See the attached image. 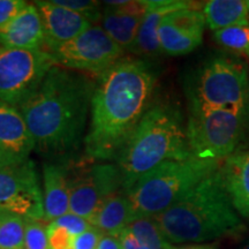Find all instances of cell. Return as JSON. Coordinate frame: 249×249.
<instances>
[{"instance_id": "6da1fadb", "label": "cell", "mask_w": 249, "mask_h": 249, "mask_svg": "<svg viewBox=\"0 0 249 249\" xmlns=\"http://www.w3.org/2000/svg\"><path fill=\"white\" fill-rule=\"evenodd\" d=\"M156 83L154 65L135 57H124L98 76L83 143L88 160H117L155 101Z\"/></svg>"}, {"instance_id": "7a4b0ae2", "label": "cell", "mask_w": 249, "mask_h": 249, "mask_svg": "<svg viewBox=\"0 0 249 249\" xmlns=\"http://www.w3.org/2000/svg\"><path fill=\"white\" fill-rule=\"evenodd\" d=\"M96 82L85 73L53 66L18 107L37 154L68 160L85 143Z\"/></svg>"}, {"instance_id": "3957f363", "label": "cell", "mask_w": 249, "mask_h": 249, "mask_svg": "<svg viewBox=\"0 0 249 249\" xmlns=\"http://www.w3.org/2000/svg\"><path fill=\"white\" fill-rule=\"evenodd\" d=\"M154 218L172 245L203 244L224 236H238L245 230L219 169Z\"/></svg>"}, {"instance_id": "277c9868", "label": "cell", "mask_w": 249, "mask_h": 249, "mask_svg": "<svg viewBox=\"0 0 249 249\" xmlns=\"http://www.w3.org/2000/svg\"><path fill=\"white\" fill-rule=\"evenodd\" d=\"M191 157L180 108L170 101L155 99L116 160L123 191L128 192L140 178L165 161Z\"/></svg>"}, {"instance_id": "5b68a950", "label": "cell", "mask_w": 249, "mask_h": 249, "mask_svg": "<svg viewBox=\"0 0 249 249\" xmlns=\"http://www.w3.org/2000/svg\"><path fill=\"white\" fill-rule=\"evenodd\" d=\"M189 113L211 110L249 112V73L244 62L230 55L204 60L187 79Z\"/></svg>"}, {"instance_id": "8992f818", "label": "cell", "mask_w": 249, "mask_h": 249, "mask_svg": "<svg viewBox=\"0 0 249 249\" xmlns=\"http://www.w3.org/2000/svg\"><path fill=\"white\" fill-rule=\"evenodd\" d=\"M222 161L169 160L144 174L128 192L134 218L156 217L167 210L202 180L219 169Z\"/></svg>"}, {"instance_id": "52a82bcc", "label": "cell", "mask_w": 249, "mask_h": 249, "mask_svg": "<svg viewBox=\"0 0 249 249\" xmlns=\"http://www.w3.org/2000/svg\"><path fill=\"white\" fill-rule=\"evenodd\" d=\"M249 112L211 110L189 113L187 139L198 160L223 161L239 151L247 135Z\"/></svg>"}, {"instance_id": "ba28073f", "label": "cell", "mask_w": 249, "mask_h": 249, "mask_svg": "<svg viewBox=\"0 0 249 249\" xmlns=\"http://www.w3.org/2000/svg\"><path fill=\"white\" fill-rule=\"evenodd\" d=\"M53 66V58L44 50L0 45V101L18 108L36 91Z\"/></svg>"}, {"instance_id": "9c48e42d", "label": "cell", "mask_w": 249, "mask_h": 249, "mask_svg": "<svg viewBox=\"0 0 249 249\" xmlns=\"http://www.w3.org/2000/svg\"><path fill=\"white\" fill-rule=\"evenodd\" d=\"M57 66L102 75L124 57V51L99 24L91 27L57 48L50 50Z\"/></svg>"}, {"instance_id": "30bf717a", "label": "cell", "mask_w": 249, "mask_h": 249, "mask_svg": "<svg viewBox=\"0 0 249 249\" xmlns=\"http://www.w3.org/2000/svg\"><path fill=\"white\" fill-rule=\"evenodd\" d=\"M70 211L89 222L107 198L123 189L117 164L107 161L91 160L71 171L70 167Z\"/></svg>"}, {"instance_id": "8fae6325", "label": "cell", "mask_w": 249, "mask_h": 249, "mask_svg": "<svg viewBox=\"0 0 249 249\" xmlns=\"http://www.w3.org/2000/svg\"><path fill=\"white\" fill-rule=\"evenodd\" d=\"M2 213L44 220L43 191L33 160L0 169V214Z\"/></svg>"}, {"instance_id": "7c38bea8", "label": "cell", "mask_w": 249, "mask_h": 249, "mask_svg": "<svg viewBox=\"0 0 249 249\" xmlns=\"http://www.w3.org/2000/svg\"><path fill=\"white\" fill-rule=\"evenodd\" d=\"M205 26L204 14L198 6L166 15L158 29L161 52L169 55L191 53L202 44Z\"/></svg>"}, {"instance_id": "4fadbf2b", "label": "cell", "mask_w": 249, "mask_h": 249, "mask_svg": "<svg viewBox=\"0 0 249 249\" xmlns=\"http://www.w3.org/2000/svg\"><path fill=\"white\" fill-rule=\"evenodd\" d=\"M33 150L35 144L22 113L0 101V169L24 163Z\"/></svg>"}, {"instance_id": "5bb4252c", "label": "cell", "mask_w": 249, "mask_h": 249, "mask_svg": "<svg viewBox=\"0 0 249 249\" xmlns=\"http://www.w3.org/2000/svg\"><path fill=\"white\" fill-rule=\"evenodd\" d=\"M104 4L99 26L124 51L130 52L149 8V1L114 0Z\"/></svg>"}, {"instance_id": "9a60e30c", "label": "cell", "mask_w": 249, "mask_h": 249, "mask_svg": "<svg viewBox=\"0 0 249 249\" xmlns=\"http://www.w3.org/2000/svg\"><path fill=\"white\" fill-rule=\"evenodd\" d=\"M44 29V51L57 48L92 26L85 17L55 5L52 0L35 1Z\"/></svg>"}, {"instance_id": "2e32d148", "label": "cell", "mask_w": 249, "mask_h": 249, "mask_svg": "<svg viewBox=\"0 0 249 249\" xmlns=\"http://www.w3.org/2000/svg\"><path fill=\"white\" fill-rule=\"evenodd\" d=\"M192 1H182V0H158V1H149V8L143 18L140 27L138 37L130 52L139 58H154L160 55L161 52L158 29H160L161 20L173 12L179 9L196 7Z\"/></svg>"}, {"instance_id": "e0dca14e", "label": "cell", "mask_w": 249, "mask_h": 249, "mask_svg": "<svg viewBox=\"0 0 249 249\" xmlns=\"http://www.w3.org/2000/svg\"><path fill=\"white\" fill-rule=\"evenodd\" d=\"M44 220L49 224L70 213V166L62 161H45L43 165Z\"/></svg>"}, {"instance_id": "ac0fdd59", "label": "cell", "mask_w": 249, "mask_h": 249, "mask_svg": "<svg viewBox=\"0 0 249 249\" xmlns=\"http://www.w3.org/2000/svg\"><path fill=\"white\" fill-rule=\"evenodd\" d=\"M0 45L13 49L44 50V29L35 4H28L7 26L0 29Z\"/></svg>"}, {"instance_id": "d6986e66", "label": "cell", "mask_w": 249, "mask_h": 249, "mask_svg": "<svg viewBox=\"0 0 249 249\" xmlns=\"http://www.w3.org/2000/svg\"><path fill=\"white\" fill-rule=\"evenodd\" d=\"M219 170L235 210L249 219V150H239L227 157Z\"/></svg>"}, {"instance_id": "ffe728a7", "label": "cell", "mask_w": 249, "mask_h": 249, "mask_svg": "<svg viewBox=\"0 0 249 249\" xmlns=\"http://www.w3.org/2000/svg\"><path fill=\"white\" fill-rule=\"evenodd\" d=\"M134 219L128 196L121 189L104 201L90 223L104 234L117 235L128 227Z\"/></svg>"}, {"instance_id": "44dd1931", "label": "cell", "mask_w": 249, "mask_h": 249, "mask_svg": "<svg viewBox=\"0 0 249 249\" xmlns=\"http://www.w3.org/2000/svg\"><path fill=\"white\" fill-rule=\"evenodd\" d=\"M205 23L213 33L229 27L249 26L246 0H210L203 6Z\"/></svg>"}, {"instance_id": "7402d4cb", "label": "cell", "mask_w": 249, "mask_h": 249, "mask_svg": "<svg viewBox=\"0 0 249 249\" xmlns=\"http://www.w3.org/2000/svg\"><path fill=\"white\" fill-rule=\"evenodd\" d=\"M127 229H129V231L149 249H172L173 247V245L165 238L155 218H136Z\"/></svg>"}, {"instance_id": "603a6c76", "label": "cell", "mask_w": 249, "mask_h": 249, "mask_svg": "<svg viewBox=\"0 0 249 249\" xmlns=\"http://www.w3.org/2000/svg\"><path fill=\"white\" fill-rule=\"evenodd\" d=\"M24 218L0 214V249H24Z\"/></svg>"}, {"instance_id": "cb8c5ba5", "label": "cell", "mask_w": 249, "mask_h": 249, "mask_svg": "<svg viewBox=\"0 0 249 249\" xmlns=\"http://www.w3.org/2000/svg\"><path fill=\"white\" fill-rule=\"evenodd\" d=\"M218 45L234 52H249V26L229 27L213 33Z\"/></svg>"}, {"instance_id": "d4e9b609", "label": "cell", "mask_w": 249, "mask_h": 249, "mask_svg": "<svg viewBox=\"0 0 249 249\" xmlns=\"http://www.w3.org/2000/svg\"><path fill=\"white\" fill-rule=\"evenodd\" d=\"M52 1L55 5L82 15L92 24H99L101 22L103 9H104L101 2L91 1V0H52Z\"/></svg>"}, {"instance_id": "484cf974", "label": "cell", "mask_w": 249, "mask_h": 249, "mask_svg": "<svg viewBox=\"0 0 249 249\" xmlns=\"http://www.w3.org/2000/svg\"><path fill=\"white\" fill-rule=\"evenodd\" d=\"M24 249H50L46 226L40 220L24 219Z\"/></svg>"}, {"instance_id": "4316f807", "label": "cell", "mask_w": 249, "mask_h": 249, "mask_svg": "<svg viewBox=\"0 0 249 249\" xmlns=\"http://www.w3.org/2000/svg\"><path fill=\"white\" fill-rule=\"evenodd\" d=\"M50 224H52V225H55V226L64 227V229H66L67 231L70 232L71 234H73L74 236L80 235L81 233L88 231L89 229H91L92 227L91 223H90L89 220H87L86 218L77 216V214L71 213V211Z\"/></svg>"}, {"instance_id": "83f0119b", "label": "cell", "mask_w": 249, "mask_h": 249, "mask_svg": "<svg viewBox=\"0 0 249 249\" xmlns=\"http://www.w3.org/2000/svg\"><path fill=\"white\" fill-rule=\"evenodd\" d=\"M50 249H74V236L66 229L49 224L46 226Z\"/></svg>"}, {"instance_id": "f1b7e54d", "label": "cell", "mask_w": 249, "mask_h": 249, "mask_svg": "<svg viewBox=\"0 0 249 249\" xmlns=\"http://www.w3.org/2000/svg\"><path fill=\"white\" fill-rule=\"evenodd\" d=\"M27 5L23 0H0V29L7 26Z\"/></svg>"}, {"instance_id": "f546056e", "label": "cell", "mask_w": 249, "mask_h": 249, "mask_svg": "<svg viewBox=\"0 0 249 249\" xmlns=\"http://www.w3.org/2000/svg\"><path fill=\"white\" fill-rule=\"evenodd\" d=\"M103 235L104 233L99 231L97 227L92 226L88 231L74 238V249H97Z\"/></svg>"}, {"instance_id": "4dcf8cb0", "label": "cell", "mask_w": 249, "mask_h": 249, "mask_svg": "<svg viewBox=\"0 0 249 249\" xmlns=\"http://www.w3.org/2000/svg\"><path fill=\"white\" fill-rule=\"evenodd\" d=\"M118 239H119L121 249H149L141 241L129 231V229H124L121 231L119 234H117Z\"/></svg>"}, {"instance_id": "1f68e13d", "label": "cell", "mask_w": 249, "mask_h": 249, "mask_svg": "<svg viewBox=\"0 0 249 249\" xmlns=\"http://www.w3.org/2000/svg\"><path fill=\"white\" fill-rule=\"evenodd\" d=\"M97 249H121V245L117 235L104 234L99 241Z\"/></svg>"}, {"instance_id": "d6a6232c", "label": "cell", "mask_w": 249, "mask_h": 249, "mask_svg": "<svg viewBox=\"0 0 249 249\" xmlns=\"http://www.w3.org/2000/svg\"><path fill=\"white\" fill-rule=\"evenodd\" d=\"M172 249H218L214 245L209 244H189V245H183L176 247L173 246Z\"/></svg>"}, {"instance_id": "836d02e7", "label": "cell", "mask_w": 249, "mask_h": 249, "mask_svg": "<svg viewBox=\"0 0 249 249\" xmlns=\"http://www.w3.org/2000/svg\"><path fill=\"white\" fill-rule=\"evenodd\" d=\"M242 249H249V240L247 241V244L244 246V248H242Z\"/></svg>"}, {"instance_id": "e575fe53", "label": "cell", "mask_w": 249, "mask_h": 249, "mask_svg": "<svg viewBox=\"0 0 249 249\" xmlns=\"http://www.w3.org/2000/svg\"><path fill=\"white\" fill-rule=\"evenodd\" d=\"M246 4H247V8H248V13H249V0H246Z\"/></svg>"}, {"instance_id": "d590c367", "label": "cell", "mask_w": 249, "mask_h": 249, "mask_svg": "<svg viewBox=\"0 0 249 249\" xmlns=\"http://www.w3.org/2000/svg\"><path fill=\"white\" fill-rule=\"evenodd\" d=\"M247 55H248V57H249V52H248V53H247Z\"/></svg>"}]
</instances>
